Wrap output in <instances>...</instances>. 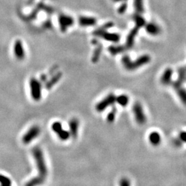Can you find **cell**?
Here are the masks:
<instances>
[{"label":"cell","instance_id":"1","mask_svg":"<svg viewBox=\"0 0 186 186\" xmlns=\"http://www.w3.org/2000/svg\"><path fill=\"white\" fill-rule=\"evenodd\" d=\"M32 154L35 161L36 166L38 171V175L35 178L43 184L46 179L47 175H48V169H47V166L45 159H44L42 150L39 147H35L33 149Z\"/></svg>","mask_w":186,"mask_h":186},{"label":"cell","instance_id":"2","mask_svg":"<svg viewBox=\"0 0 186 186\" xmlns=\"http://www.w3.org/2000/svg\"><path fill=\"white\" fill-rule=\"evenodd\" d=\"M150 57L147 54L142 55L138 59L135 60V61H132L128 56H124L122 58V64L124 67L128 70H136L138 68L143 66V65L147 64L150 62Z\"/></svg>","mask_w":186,"mask_h":186},{"label":"cell","instance_id":"3","mask_svg":"<svg viewBox=\"0 0 186 186\" xmlns=\"http://www.w3.org/2000/svg\"><path fill=\"white\" fill-rule=\"evenodd\" d=\"M132 111L137 124L139 125L145 124L147 121V117L143 111L142 105L139 102H136L132 106Z\"/></svg>","mask_w":186,"mask_h":186},{"label":"cell","instance_id":"4","mask_svg":"<svg viewBox=\"0 0 186 186\" xmlns=\"http://www.w3.org/2000/svg\"><path fill=\"white\" fill-rule=\"evenodd\" d=\"M41 133V129L38 125H33L30 128L22 137V142L24 144H29L39 137Z\"/></svg>","mask_w":186,"mask_h":186},{"label":"cell","instance_id":"5","mask_svg":"<svg viewBox=\"0 0 186 186\" xmlns=\"http://www.w3.org/2000/svg\"><path fill=\"white\" fill-rule=\"evenodd\" d=\"M30 94L34 100L37 101L41 98V85L39 81L35 78L30 80Z\"/></svg>","mask_w":186,"mask_h":186},{"label":"cell","instance_id":"6","mask_svg":"<svg viewBox=\"0 0 186 186\" xmlns=\"http://www.w3.org/2000/svg\"><path fill=\"white\" fill-rule=\"evenodd\" d=\"M115 102H116V96L113 94H110L96 105L95 109L98 112H101L108 107L112 106Z\"/></svg>","mask_w":186,"mask_h":186},{"label":"cell","instance_id":"7","mask_svg":"<svg viewBox=\"0 0 186 186\" xmlns=\"http://www.w3.org/2000/svg\"><path fill=\"white\" fill-rule=\"evenodd\" d=\"M52 129L57 135V137L62 141H66L70 137L69 131L64 130L61 124L59 121H55L52 124Z\"/></svg>","mask_w":186,"mask_h":186},{"label":"cell","instance_id":"8","mask_svg":"<svg viewBox=\"0 0 186 186\" xmlns=\"http://www.w3.org/2000/svg\"><path fill=\"white\" fill-rule=\"evenodd\" d=\"M59 23L61 32H65L68 28L72 26L74 20L70 16L62 14L59 17Z\"/></svg>","mask_w":186,"mask_h":186},{"label":"cell","instance_id":"9","mask_svg":"<svg viewBox=\"0 0 186 186\" xmlns=\"http://www.w3.org/2000/svg\"><path fill=\"white\" fill-rule=\"evenodd\" d=\"M94 34L96 35L101 37H103L107 41H112V42H118L120 39V36L119 35H118V34L107 33L105 30H102L100 29L97 30L94 33Z\"/></svg>","mask_w":186,"mask_h":186},{"label":"cell","instance_id":"10","mask_svg":"<svg viewBox=\"0 0 186 186\" xmlns=\"http://www.w3.org/2000/svg\"><path fill=\"white\" fill-rule=\"evenodd\" d=\"M14 54L18 60H22L25 57V51L21 40H17L14 44Z\"/></svg>","mask_w":186,"mask_h":186},{"label":"cell","instance_id":"11","mask_svg":"<svg viewBox=\"0 0 186 186\" xmlns=\"http://www.w3.org/2000/svg\"><path fill=\"white\" fill-rule=\"evenodd\" d=\"M79 128V121L77 118H72L69 121V129L70 137L76 138L78 135V130Z\"/></svg>","mask_w":186,"mask_h":186},{"label":"cell","instance_id":"12","mask_svg":"<svg viewBox=\"0 0 186 186\" xmlns=\"http://www.w3.org/2000/svg\"><path fill=\"white\" fill-rule=\"evenodd\" d=\"M148 140L153 146H159L161 142V137L158 132L153 131L148 136Z\"/></svg>","mask_w":186,"mask_h":186},{"label":"cell","instance_id":"13","mask_svg":"<svg viewBox=\"0 0 186 186\" xmlns=\"http://www.w3.org/2000/svg\"><path fill=\"white\" fill-rule=\"evenodd\" d=\"M145 26L146 31H147V33L150 34V35H156L161 32V29L160 28H159V26L155 24V23H149Z\"/></svg>","mask_w":186,"mask_h":186},{"label":"cell","instance_id":"14","mask_svg":"<svg viewBox=\"0 0 186 186\" xmlns=\"http://www.w3.org/2000/svg\"><path fill=\"white\" fill-rule=\"evenodd\" d=\"M97 20L93 17H81L79 19V23L82 26H93L96 23Z\"/></svg>","mask_w":186,"mask_h":186},{"label":"cell","instance_id":"15","mask_svg":"<svg viewBox=\"0 0 186 186\" xmlns=\"http://www.w3.org/2000/svg\"><path fill=\"white\" fill-rule=\"evenodd\" d=\"M174 90H176L177 93L180 100L181 101L182 103L186 106V90L183 88L182 86H173Z\"/></svg>","mask_w":186,"mask_h":186},{"label":"cell","instance_id":"16","mask_svg":"<svg viewBox=\"0 0 186 186\" xmlns=\"http://www.w3.org/2000/svg\"><path fill=\"white\" fill-rule=\"evenodd\" d=\"M172 70L171 68H166L161 78V82L163 85H168L171 82Z\"/></svg>","mask_w":186,"mask_h":186},{"label":"cell","instance_id":"17","mask_svg":"<svg viewBox=\"0 0 186 186\" xmlns=\"http://www.w3.org/2000/svg\"><path fill=\"white\" fill-rule=\"evenodd\" d=\"M138 30H139V28L136 26L134 29H132V30H131V32L129 33V35H128L127 39H126V46L128 48H131V47L132 46L133 44H134L135 38L138 33Z\"/></svg>","mask_w":186,"mask_h":186},{"label":"cell","instance_id":"18","mask_svg":"<svg viewBox=\"0 0 186 186\" xmlns=\"http://www.w3.org/2000/svg\"><path fill=\"white\" fill-rule=\"evenodd\" d=\"M61 77V74L60 72L57 73V74L56 75H54L53 77L51 79V80H49L48 82H47V83H46V86H45L46 88L48 89V90L52 88V87H53V86L55 85L56 83L59 82Z\"/></svg>","mask_w":186,"mask_h":186},{"label":"cell","instance_id":"19","mask_svg":"<svg viewBox=\"0 0 186 186\" xmlns=\"http://www.w3.org/2000/svg\"><path fill=\"white\" fill-rule=\"evenodd\" d=\"M116 102L121 106H126L129 103V97L126 95H120L116 97Z\"/></svg>","mask_w":186,"mask_h":186},{"label":"cell","instance_id":"20","mask_svg":"<svg viewBox=\"0 0 186 186\" xmlns=\"http://www.w3.org/2000/svg\"><path fill=\"white\" fill-rule=\"evenodd\" d=\"M133 19H134L135 22L136 23V26L139 28L143 27V26L146 25V20L144 19V18L141 17L140 14H139V13L134 15Z\"/></svg>","mask_w":186,"mask_h":186},{"label":"cell","instance_id":"21","mask_svg":"<svg viewBox=\"0 0 186 186\" xmlns=\"http://www.w3.org/2000/svg\"><path fill=\"white\" fill-rule=\"evenodd\" d=\"M0 186H12V182L9 177L0 174Z\"/></svg>","mask_w":186,"mask_h":186},{"label":"cell","instance_id":"22","mask_svg":"<svg viewBox=\"0 0 186 186\" xmlns=\"http://www.w3.org/2000/svg\"><path fill=\"white\" fill-rule=\"evenodd\" d=\"M135 9L139 14L143 12V0H135Z\"/></svg>","mask_w":186,"mask_h":186},{"label":"cell","instance_id":"23","mask_svg":"<svg viewBox=\"0 0 186 186\" xmlns=\"http://www.w3.org/2000/svg\"><path fill=\"white\" fill-rule=\"evenodd\" d=\"M123 51H124V48L121 46H118V47L111 46L109 48V51L112 54H119L120 52H121Z\"/></svg>","mask_w":186,"mask_h":186},{"label":"cell","instance_id":"24","mask_svg":"<svg viewBox=\"0 0 186 186\" xmlns=\"http://www.w3.org/2000/svg\"><path fill=\"white\" fill-rule=\"evenodd\" d=\"M116 113H117V110L116 108H113L112 109V111L110 112V113L108 114V116H107V120H108V122L112 123L114 121V120L115 119V116H116Z\"/></svg>","mask_w":186,"mask_h":186},{"label":"cell","instance_id":"25","mask_svg":"<svg viewBox=\"0 0 186 186\" xmlns=\"http://www.w3.org/2000/svg\"><path fill=\"white\" fill-rule=\"evenodd\" d=\"M119 186H131L130 181L126 177H123L120 180Z\"/></svg>","mask_w":186,"mask_h":186},{"label":"cell","instance_id":"26","mask_svg":"<svg viewBox=\"0 0 186 186\" xmlns=\"http://www.w3.org/2000/svg\"><path fill=\"white\" fill-rule=\"evenodd\" d=\"M101 48L99 47V48H97L95 51V53H94L93 56V61H97L99 59V56L101 54Z\"/></svg>","mask_w":186,"mask_h":186},{"label":"cell","instance_id":"27","mask_svg":"<svg viewBox=\"0 0 186 186\" xmlns=\"http://www.w3.org/2000/svg\"><path fill=\"white\" fill-rule=\"evenodd\" d=\"M127 4H123L121 6L119 7V10H118V12H119V13H121V14H122V13H124L125 10H126L127 9Z\"/></svg>","mask_w":186,"mask_h":186},{"label":"cell","instance_id":"28","mask_svg":"<svg viewBox=\"0 0 186 186\" xmlns=\"http://www.w3.org/2000/svg\"><path fill=\"white\" fill-rule=\"evenodd\" d=\"M180 141L186 143V132H181L179 135Z\"/></svg>","mask_w":186,"mask_h":186},{"label":"cell","instance_id":"29","mask_svg":"<svg viewBox=\"0 0 186 186\" xmlns=\"http://www.w3.org/2000/svg\"><path fill=\"white\" fill-rule=\"evenodd\" d=\"M114 2H122V1H125V0H114Z\"/></svg>","mask_w":186,"mask_h":186}]
</instances>
